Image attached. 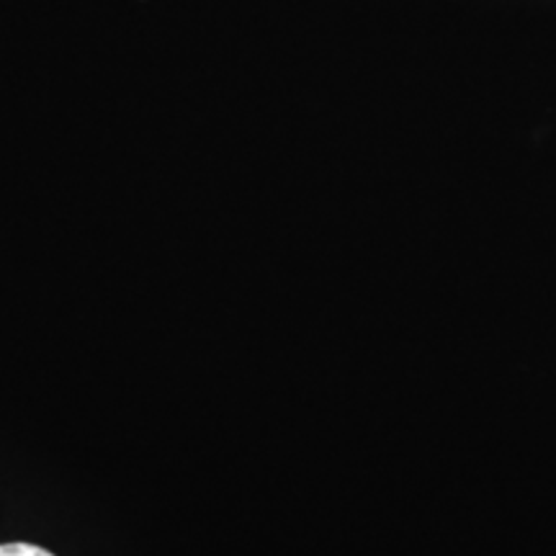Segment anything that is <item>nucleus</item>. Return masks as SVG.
<instances>
[{
	"label": "nucleus",
	"mask_w": 556,
	"mask_h": 556,
	"mask_svg": "<svg viewBox=\"0 0 556 556\" xmlns=\"http://www.w3.org/2000/svg\"><path fill=\"white\" fill-rule=\"evenodd\" d=\"M0 556H58L50 548L29 544V541H11V544H0Z\"/></svg>",
	"instance_id": "obj_1"
}]
</instances>
